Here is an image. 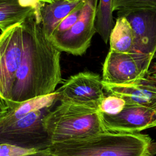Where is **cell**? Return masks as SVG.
I'll list each match as a JSON object with an SVG mask.
<instances>
[{"mask_svg":"<svg viewBox=\"0 0 156 156\" xmlns=\"http://www.w3.org/2000/svg\"><path fill=\"white\" fill-rule=\"evenodd\" d=\"M23 52L11 101L22 102L55 91L62 82L61 52L46 37L35 14L22 23Z\"/></svg>","mask_w":156,"mask_h":156,"instance_id":"obj_1","label":"cell"},{"mask_svg":"<svg viewBox=\"0 0 156 156\" xmlns=\"http://www.w3.org/2000/svg\"><path fill=\"white\" fill-rule=\"evenodd\" d=\"M46 150L62 156H155L156 141L140 133L107 132L52 143Z\"/></svg>","mask_w":156,"mask_h":156,"instance_id":"obj_2","label":"cell"},{"mask_svg":"<svg viewBox=\"0 0 156 156\" xmlns=\"http://www.w3.org/2000/svg\"><path fill=\"white\" fill-rule=\"evenodd\" d=\"M44 126L52 144L108 132L98 109L63 102L47 113Z\"/></svg>","mask_w":156,"mask_h":156,"instance_id":"obj_3","label":"cell"},{"mask_svg":"<svg viewBox=\"0 0 156 156\" xmlns=\"http://www.w3.org/2000/svg\"><path fill=\"white\" fill-rule=\"evenodd\" d=\"M52 107L32 112L7 126H0V143H7L35 151L46 150L52 144L44 119Z\"/></svg>","mask_w":156,"mask_h":156,"instance_id":"obj_4","label":"cell"},{"mask_svg":"<svg viewBox=\"0 0 156 156\" xmlns=\"http://www.w3.org/2000/svg\"><path fill=\"white\" fill-rule=\"evenodd\" d=\"M155 55L139 52H117L109 51L102 67V81L127 84L146 77Z\"/></svg>","mask_w":156,"mask_h":156,"instance_id":"obj_5","label":"cell"},{"mask_svg":"<svg viewBox=\"0 0 156 156\" xmlns=\"http://www.w3.org/2000/svg\"><path fill=\"white\" fill-rule=\"evenodd\" d=\"M23 52V27L16 24L0 36V98L10 101Z\"/></svg>","mask_w":156,"mask_h":156,"instance_id":"obj_6","label":"cell"},{"mask_svg":"<svg viewBox=\"0 0 156 156\" xmlns=\"http://www.w3.org/2000/svg\"><path fill=\"white\" fill-rule=\"evenodd\" d=\"M98 0H86L79 19L66 32L52 35L50 40L60 51L83 55L91 44L96 29Z\"/></svg>","mask_w":156,"mask_h":156,"instance_id":"obj_7","label":"cell"},{"mask_svg":"<svg viewBox=\"0 0 156 156\" xmlns=\"http://www.w3.org/2000/svg\"><path fill=\"white\" fill-rule=\"evenodd\" d=\"M56 91L59 102L85 105L98 110L105 96L100 76L88 71L70 76Z\"/></svg>","mask_w":156,"mask_h":156,"instance_id":"obj_8","label":"cell"},{"mask_svg":"<svg viewBox=\"0 0 156 156\" xmlns=\"http://www.w3.org/2000/svg\"><path fill=\"white\" fill-rule=\"evenodd\" d=\"M101 114L105 129L111 132L135 133L156 127V110L145 106L126 105L118 115Z\"/></svg>","mask_w":156,"mask_h":156,"instance_id":"obj_9","label":"cell"},{"mask_svg":"<svg viewBox=\"0 0 156 156\" xmlns=\"http://www.w3.org/2000/svg\"><path fill=\"white\" fill-rule=\"evenodd\" d=\"M126 18L135 35V51L156 54V7L118 12Z\"/></svg>","mask_w":156,"mask_h":156,"instance_id":"obj_10","label":"cell"},{"mask_svg":"<svg viewBox=\"0 0 156 156\" xmlns=\"http://www.w3.org/2000/svg\"><path fill=\"white\" fill-rule=\"evenodd\" d=\"M108 94L122 98L126 105H141L156 110V84L146 77L133 83L112 84L102 81Z\"/></svg>","mask_w":156,"mask_h":156,"instance_id":"obj_11","label":"cell"},{"mask_svg":"<svg viewBox=\"0 0 156 156\" xmlns=\"http://www.w3.org/2000/svg\"><path fill=\"white\" fill-rule=\"evenodd\" d=\"M57 102H58V93L56 90L50 94L22 102L1 99L0 126L11 124L32 112L53 107Z\"/></svg>","mask_w":156,"mask_h":156,"instance_id":"obj_12","label":"cell"},{"mask_svg":"<svg viewBox=\"0 0 156 156\" xmlns=\"http://www.w3.org/2000/svg\"><path fill=\"white\" fill-rule=\"evenodd\" d=\"M85 1L69 2L57 0L51 4H45L41 8V26L46 37L50 40L59 23L70 13L83 5Z\"/></svg>","mask_w":156,"mask_h":156,"instance_id":"obj_13","label":"cell"},{"mask_svg":"<svg viewBox=\"0 0 156 156\" xmlns=\"http://www.w3.org/2000/svg\"><path fill=\"white\" fill-rule=\"evenodd\" d=\"M110 51L117 52L135 51V35L133 29L123 16H118L109 37Z\"/></svg>","mask_w":156,"mask_h":156,"instance_id":"obj_14","label":"cell"},{"mask_svg":"<svg viewBox=\"0 0 156 156\" xmlns=\"http://www.w3.org/2000/svg\"><path fill=\"white\" fill-rule=\"evenodd\" d=\"M34 14L33 8L21 6L18 0H0L1 33L16 24L22 23Z\"/></svg>","mask_w":156,"mask_h":156,"instance_id":"obj_15","label":"cell"},{"mask_svg":"<svg viewBox=\"0 0 156 156\" xmlns=\"http://www.w3.org/2000/svg\"><path fill=\"white\" fill-rule=\"evenodd\" d=\"M113 0H99L96 12V29L102 40L107 43L115 26L113 17Z\"/></svg>","mask_w":156,"mask_h":156,"instance_id":"obj_16","label":"cell"},{"mask_svg":"<svg viewBox=\"0 0 156 156\" xmlns=\"http://www.w3.org/2000/svg\"><path fill=\"white\" fill-rule=\"evenodd\" d=\"M126 105V101L122 98L108 94L102 100L99 107V111L104 114L116 115L124 109Z\"/></svg>","mask_w":156,"mask_h":156,"instance_id":"obj_17","label":"cell"},{"mask_svg":"<svg viewBox=\"0 0 156 156\" xmlns=\"http://www.w3.org/2000/svg\"><path fill=\"white\" fill-rule=\"evenodd\" d=\"M156 0H113V12H124L138 9L155 8Z\"/></svg>","mask_w":156,"mask_h":156,"instance_id":"obj_18","label":"cell"},{"mask_svg":"<svg viewBox=\"0 0 156 156\" xmlns=\"http://www.w3.org/2000/svg\"><path fill=\"white\" fill-rule=\"evenodd\" d=\"M85 4L77 8L76 10L70 13L66 17H65L57 26L52 35H56L63 34L68 30L69 29H71L79 19L82 10Z\"/></svg>","mask_w":156,"mask_h":156,"instance_id":"obj_19","label":"cell"},{"mask_svg":"<svg viewBox=\"0 0 156 156\" xmlns=\"http://www.w3.org/2000/svg\"><path fill=\"white\" fill-rule=\"evenodd\" d=\"M36 151L7 143H0V156H24Z\"/></svg>","mask_w":156,"mask_h":156,"instance_id":"obj_20","label":"cell"},{"mask_svg":"<svg viewBox=\"0 0 156 156\" xmlns=\"http://www.w3.org/2000/svg\"><path fill=\"white\" fill-rule=\"evenodd\" d=\"M20 4L23 7H30L35 10V20L38 23H41V8L45 5L39 0H18Z\"/></svg>","mask_w":156,"mask_h":156,"instance_id":"obj_21","label":"cell"},{"mask_svg":"<svg viewBox=\"0 0 156 156\" xmlns=\"http://www.w3.org/2000/svg\"><path fill=\"white\" fill-rule=\"evenodd\" d=\"M146 77L156 84V62L154 63L152 66H151Z\"/></svg>","mask_w":156,"mask_h":156,"instance_id":"obj_22","label":"cell"},{"mask_svg":"<svg viewBox=\"0 0 156 156\" xmlns=\"http://www.w3.org/2000/svg\"><path fill=\"white\" fill-rule=\"evenodd\" d=\"M24 156H62V155L52 154L49 151H48V150H42V151H38L34 152L33 153L27 154Z\"/></svg>","mask_w":156,"mask_h":156,"instance_id":"obj_23","label":"cell"},{"mask_svg":"<svg viewBox=\"0 0 156 156\" xmlns=\"http://www.w3.org/2000/svg\"><path fill=\"white\" fill-rule=\"evenodd\" d=\"M39 1L44 4H51L55 2L57 0H39Z\"/></svg>","mask_w":156,"mask_h":156,"instance_id":"obj_24","label":"cell"},{"mask_svg":"<svg viewBox=\"0 0 156 156\" xmlns=\"http://www.w3.org/2000/svg\"><path fill=\"white\" fill-rule=\"evenodd\" d=\"M69 2H76V1H80V0H66Z\"/></svg>","mask_w":156,"mask_h":156,"instance_id":"obj_25","label":"cell"}]
</instances>
